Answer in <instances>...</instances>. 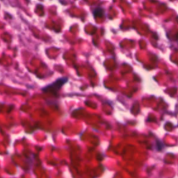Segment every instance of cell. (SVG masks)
Returning <instances> with one entry per match:
<instances>
[{
	"instance_id": "cell-2",
	"label": "cell",
	"mask_w": 178,
	"mask_h": 178,
	"mask_svg": "<svg viewBox=\"0 0 178 178\" xmlns=\"http://www.w3.org/2000/svg\"><path fill=\"white\" fill-rule=\"evenodd\" d=\"M94 16L98 17H102L104 15V9L101 7H99V8H96L94 10L93 12Z\"/></svg>"
},
{
	"instance_id": "cell-1",
	"label": "cell",
	"mask_w": 178,
	"mask_h": 178,
	"mask_svg": "<svg viewBox=\"0 0 178 178\" xmlns=\"http://www.w3.org/2000/svg\"><path fill=\"white\" fill-rule=\"evenodd\" d=\"M68 79L67 77H62L58 78V80H56L54 82L50 83V84L45 86L44 88H42V91L44 93H50L53 95H57L58 91L60 90L61 88L67 82Z\"/></svg>"
}]
</instances>
